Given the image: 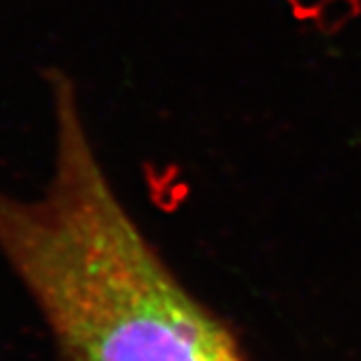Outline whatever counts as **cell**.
<instances>
[{"instance_id":"6da1fadb","label":"cell","mask_w":361,"mask_h":361,"mask_svg":"<svg viewBox=\"0 0 361 361\" xmlns=\"http://www.w3.org/2000/svg\"><path fill=\"white\" fill-rule=\"evenodd\" d=\"M51 89L54 169L35 199L0 193V255L61 361H249L118 201L71 78L52 73Z\"/></svg>"}]
</instances>
